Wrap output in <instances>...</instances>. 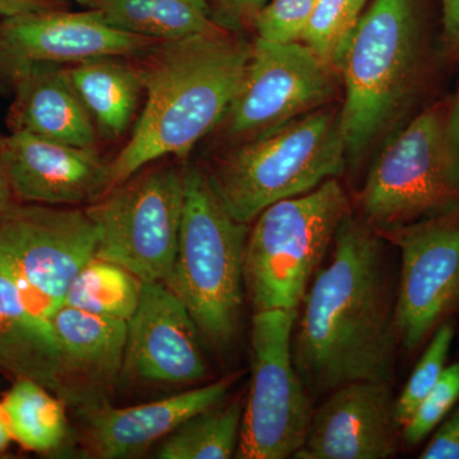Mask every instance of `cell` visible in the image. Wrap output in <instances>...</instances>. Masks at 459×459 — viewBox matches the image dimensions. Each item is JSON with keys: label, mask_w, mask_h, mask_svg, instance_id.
<instances>
[{"label": "cell", "mask_w": 459, "mask_h": 459, "mask_svg": "<svg viewBox=\"0 0 459 459\" xmlns=\"http://www.w3.org/2000/svg\"><path fill=\"white\" fill-rule=\"evenodd\" d=\"M63 0H0V16L3 18L22 16L35 12L66 9Z\"/></svg>", "instance_id": "obj_32"}, {"label": "cell", "mask_w": 459, "mask_h": 459, "mask_svg": "<svg viewBox=\"0 0 459 459\" xmlns=\"http://www.w3.org/2000/svg\"><path fill=\"white\" fill-rule=\"evenodd\" d=\"M157 40L102 22L90 12L66 9L3 18L0 69L8 74L30 65H75L105 56H140Z\"/></svg>", "instance_id": "obj_13"}, {"label": "cell", "mask_w": 459, "mask_h": 459, "mask_svg": "<svg viewBox=\"0 0 459 459\" xmlns=\"http://www.w3.org/2000/svg\"><path fill=\"white\" fill-rule=\"evenodd\" d=\"M120 382L188 385L207 377L201 333L183 301L165 283H144L128 320Z\"/></svg>", "instance_id": "obj_14"}, {"label": "cell", "mask_w": 459, "mask_h": 459, "mask_svg": "<svg viewBox=\"0 0 459 459\" xmlns=\"http://www.w3.org/2000/svg\"><path fill=\"white\" fill-rule=\"evenodd\" d=\"M11 184H9L7 170L0 155V216L11 207Z\"/></svg>", "instance_id": "obj_34"}, {"label": "cell", "mask_w": 459, "mask_h": 459, "mask_svg": "<svg viewBox=\"0 0 459 459\" xmlns=\"http://www.w3.org/2000/svg\"><path fill=\"white\" fill-rule=\"evenodd\" d=\"M318 0H270L253 20L256 39L290 44L301 42Z\"/></svg>", "instance_id": "obj_29"}, {"label": "cell", "mask_w": 459, "mask_h": 459, "mask_svg": "<svg viewBox=\"0 0 459 459\" xmlns=\"http://www.w3.org/2000/svg\"><path fill=\"white\" fill-rule=\"evenodd\" d=\"M183 178L179 246L165 285L186 305L202 338L223 350L240 325L249 230L226 210L207 172L189 166Z\"/></svg>", "instance_id": "obj_5"}, {"label": "cell", "mask_w": 459, "mask_h": 459, "mask_svg": "<svg viewBox=\"0 0 459 459\" xmlns=\"http://www.w3.org/2000/svg\"><path fill=\"white\" fill-rule=\"evenodd\" d=\"M334 71L303 42L256 39L243 82L220 126L230 140L255 137L327 104Z\"/></svg>", "instance_id": "obj_12"}, {"label": "cell", "mask_w": 459, "mask_h": 459, "mask_svg": "<svg viewBox=\"0 0 459 459\" xmlns=\"http://www.w3.org/2000/svg\"><path fill=\"white\" fill-rule=\"evenodd\" d=\"M143 285L122 265L93 256L72 281L65 305L128 322L140 304Z\"/></svg>", "instance_id": "obj_24"}, {"label": "cell", "mask_w": 459, "mask_h": 459, "mask_svg": "<svg viewBox=\"0 0 459 459\" xmlns=\"http://www.w3.org/2000/svg\"><path fill=\"white\" fill-rule=\"evenodd\" d=\"M7 75L14 90L9 110L12 132L25 131L69 146L95 148V123L66 68L30 65L18 66Z\"/></svg>", "instance_id": "obj_19"}, {"label": "cell", "mask_w": 459, "mask_h": 459, "mask_svg": "<svg viewBox=\"0 0 459 459\" xmlns=\"http://www.w3.org/2000/svg\"><path fill=\"white\" fill-rule=\"evenodd\" d=\"M421 459H459V409L437 429Z\"/></svg>", "instance_id": "obj_31"}, {"label": "cell", "mask_w": 459, "mask_h": 459, "mask_svg": "<svg viewBox=\"0 0 459 459\" xmlns=\"http://www.w3.org/2000/svg\"><path fill=\"white\" fill-rule=\"evenodd\" d=\"M11 440L12 437L11 434H9L7 422H5L2 409H0V453L5 451Z\"/></svg>", "instance_id": "obj_35"}, {"label": "cell", "mask_w": 459, "mask_h": 459, "mask_svg": "<svg viewBox=\"0 0 459 459\" xmlns=\"http://www.w3.org/2000/svg\"><path fill=\"white\" fill-rule=\"evenodd\" d=\"M400 425L391 385L347 383L313 412L296 459H386L397 452Z\"/></svg>", "instance_id": "obj_15"}, {"label": "cell", "mask_w": 459, "mask_h": 459, "mask_svg": "<svg viewBox=\"0 0 459 459\" xmlns=\"http://www.w3.org/2000/svg\"><path fill=\"white\" fill-rule=\"evenodd\" d=\"M244 404L221 403L184 421L165 437L156 457L162 459H229L237 455Z\"/></svg>", "instance_id": "obj_25"}, {"label": "cell", "mask_w": 459, "mask_h": 459, "mask_svg": "<svg viewBox=\"0 0 459 459\" xmlns=\"http://www.w3.org/2000/svg\"><path fill=\"white\" fill-rule=\"evenodd\" d=\"M89 208L98 258L122 265L143 283L170 277L183 221L184 178L171 166L120 184Z\"/></svg>", "instance_id": "obj_10"}, {"label": "cell", "mask_w": 459, "mask_h": 459, "mask_svg": "<svg viewBox=\"0 0 459 459\" xmlns=\"http://www.w3.org/2000/svg\"><path fill=\"white\" fill-rule=\"evenodd\" d=\"M51 325L69 369L93 397L120 382L128 323L63 305Z\"/></svg>", "instance_id": "obj_20"}, {"label": "cell", "mask_w": 459, "mask_h": 459, "mask_svg": "<svg viewBox=\"0 0 459 459\" xmlns=\"http://www.w3.org/2000/svg\"><path fill=\"white\" fill-rule=\"evenodd\" d=\"M12 192L29 204H86L113 189L110 164L95 148H81L25 131L0 138Z\"/></svg>", "instance_id": "obj_16"}, {"label": "cell", "mask_w": 459, "mask_h": 459, "mask_svg": "<svg viewBox=\"0 0 459 459\" xmlns=\"http://www.w3.org/2000/svg\"><path fill=\"white\" fill-rule=\"evenodd\" d=\"M368 2L318 0L301 42L340 74L344 54Z\"/></svg>", "instance_id": "obj_26"}, {"label": "cell", "mask_w": 459, "mask_h": 459, "mask_svg": "<svg viewBox=\"0 0 459 459\" xmlns=\"http://www.w3.org/2000/svg\"><path fill=\"white\" fill-rule=\"evenodd\" d=\"M459 400V362L444 370L439 382L421 401L409 421L401 429L404 443L419 446L442 424Z\"/></svg>", "instance_id": "obj_28"}, {"label": "cell", "mask_w": 459, "mask_h": 459, "mask_svg": "<svg viewBox=\"0 0 459 459\" xmlns=\"http://www.w3.org/2000/svg\"><path fill=\"white\" fill-rule=\"evenodd\" d=\"M107 25L157 41L189 38L214 29L205 0H75Z\"/></svg>", "instance_id": "obj_22"}, {"label": "cell", "mask_w": 459, "mask_h": 459, "mask_svg": "<svg viewBox=\"0 0 459 459\" xmlns=\"http://www.w3.org/2000/svg\"><path fill=\"white\" fill-rule=\"evenodd\" d=\"M380 235L401 253L395 329L413 352L459 309V207Z\"/></svg>", "instance_id": "obj_11"}, {"label": "cell", "mask_w": 459, "mask_h": 459, "mask_svg": "<svg viewBox=\"0 0 459 459\" xmlns=\"http://www.w3.org/2000/svg\"><path fill=\"white\" fill-rule=\"evenodd\" d=\"M459 207V142L452 98L422 108L374 160L361 219L385 232Z\"/></svg>", "instance_id": "obj_6"}, {"label": "cell", "mask_w": 459, "mask_h": 459, "mask_svg": "<svg viewBox=\"0 0 459 459\" xmlns=\"http://www.w3.org/2000/svg\"><path fill=\"white\" fill-rule=\"evenodd\" d=\"M452 105L453 115H455V131H457V137L459 142V83L457 91H455V95L452 96Z\"/></svg>", "instance_id": "obj_36"}, {"label": "cell", "mask_w": 459, "mask_h": 459, "mask_svg": "<svg viewBox=\"0 0 459 459\" xmlns=\"http://www.w3.org/2000/svg\"><path fill=\"white\" fill-rule=\"evenodd\" d=\"M332 250L298 309L292 356L299 376L312 394L362 380L391 385L400 341L385 238L350 212Z\"/></svg>", "instance_id": "obj_1"}, {"label": "cell", "mask_w": 459, "mask_h": 459, "mask_svg": "<svg viewBox=\"0 0 459 459\" xmlns=\"http://www.w3.org/2000/svg\"><path fill=\"white\" fill-rule=\"evenodd\" d=\"M65 402L26 377H20L0 403L12 439L33 452L59 449L68 437Z\"/></svg>", "instance_id": "obj_23"}, {"label": "cell", "mask_w": 459, "mask_h": 459, "mask_svg": "<svg viewBox=\"0 0 459 459\" xmlns=\"http://www.w3.org/2000/svg\"><path fill=\"white\" fill-rule=\"evenodd\" d=\"M253 45L214 27L142 54L146 104L131 138L110 162L113 188L166 156L184 157L220 126L237 96Z\"/></svg>", "instance_id": "obj_2"}, {"label": "cell", "mask_w": 459, "mask_h": 459, "mask_svg": "<svg viewBox=\"0 0 459 459\" xmlns=\"http://www.w3.org/2000/svg\"><path fill=\"white\" fill-rule=\"evenodd\" d=\"M296 316L298 310H267L253 316L252 379L237 458H294L303 446L313 411L292 356Z\"/></svg>", "instance_id": "obj_8"}, {"label": "cell", "mask_w": 459, "mask_h": 459, "mask_svg": "<svg viewBox=\"0 0 459 459\" xmlns=\"http://www.w3.org/2000/svg\"><path fill=\"white\" fill-rule=\"evenodd\" d=\"M231 380L222 379L164 400L115 409L107 402L82 415L93 452L101 458H131L165 439L184 421L221 403Z\"/></svg>", "instance_id": "obj_18"}, {"label": "cell", "mask_w": 459, "mask_h": 459, "mask_svg": "<svg viewBox=\"0 0 459 459\" xmlns=\"http://www.w3.org/2000/svg\"><path fill=\"white\" fill-rule=\"evenodd\" d=\"M214 25L230 32H240L253 23L255 14L270 0H205Z\"/></svg>", "instance_id": "obj_30"}, {"label": "cell", "mask_w": 459, "mask_h": 459, "mask_svg": "<svg viewBox=\"0 0 459 459\" xmlns=\"http://www.w3.org/2000/svg\"><path fill=\"white\" fill-rule=\"evenodd\" d=\"M350 212L346 192L331 179L255 217L244 252V287L255 313L299 309Z\"/></svg>", "instance_id": "obj_7"}, {"label": "cell", "mask_w": 459, "mask_h": 459, "mask_svg": "<svg viewBox=\"0 0 459 459\" xmlns=\"http://www.w3.org/2000/svg\"><path fill=\"white\" fill-rule=\"evenodd\" d=\"M346 166L340 111L316 108L238 142L207 175L229 213L249 225L271 204L337 179Z\"/></svg>", "instance_id": "obj_4"}, {"label": "cell", "mask_w": 459, "mask_h": 459, "mask_svg": "<svg viewBox=\"0 0 459 459\" xmlns=\"http://www.w3.org/2000/svg\"><path fill=\"white\" fill-rule=\"evenodd\" d=\"M0 369L35 380L81 413L104 402L93 397L69 369L50 319L26 303L0 274Z\"/></svg>", "instance_id": "obj_17"}, {"label": "cell", "mask_w": 459, "mask_h": 459, "mask_svg": "<svg viewBox=\"0 0 459 459\" xmlns=\"http://www.w3.org/2000/svg\"><path fill=\"white\" fill-rule=\"evenodd\" d=\"M455 336V325L448 320L428 341L427 349L416 364L406 385L402 389L400 397L395 400V420L401 429L409 421L429 392L439 382L446 370Z\"/></svg>", "instance_id": "obj_27"}, {"label": "cell", "mask_w": 459, "mask_h": 459, "mask_svg": "<svg viewBox=\"0 0 459 459\" xmlns=\"http://www.w3.org/2000/svg\"><path fill=\"white\" fill-rule=\"evenodd\" d=\"M444 48L459 56V0H442Z\"/></svg>", "instance_id": "obj_33"}, {"label": "cell", "mask_w": 459, "mask_h": 459, "mask_svg": "<svg viewBox=\"0 0 459 459\" xmlns=\"http://www.w3.org/2000/svg\"><path fill=\"white\" fill-rule=\"evenodd\" d=\"M96 247L98 228L89 210L32 204L9 207L0 216V274L48 319L65 305Z\"/></svg>", "instance_id": "obj_9"}, {"label": "cell", "mask_w": 459, "mask_h": 459, "mask_svg": "<svg viewBox=\"0 0 459 459\" xmlns=\"http://www.w3.org/2000/svg\"><path fill=\"white\" fill-rule=\"evenodd\" d=\"M78 96L107 138L128 129L143 90L140 72L119 56L98 57L66 68Z\"/></svg>", "instance_id": "obj_21"}, {"label": "cell", "mask_w": 459, "mask_h": 459, "mask_svg": "<svg viewBox=\"0 0 459 459\" xmlns=\"http://www.w3.org/2000/svg\"><path fill=\"white\" fill-rule=\"evenodd\" d=\"M429 41L419 0H371L340 74L347 164L359 166L424 89Z\"/></svg>", "instance_id": "obj_3"}]
</instances>
